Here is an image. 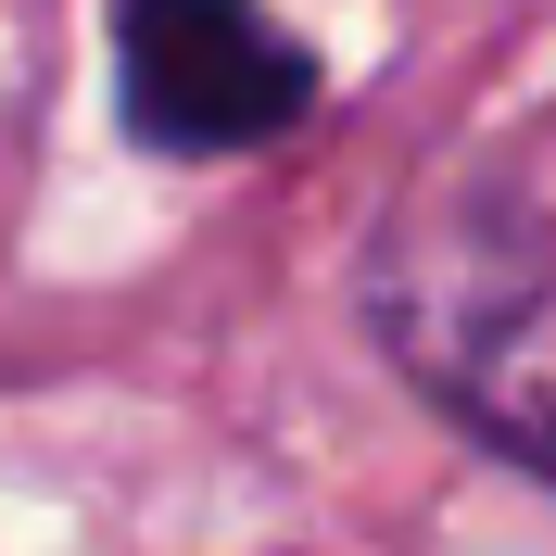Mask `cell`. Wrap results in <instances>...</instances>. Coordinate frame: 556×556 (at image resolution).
I'll list each match as a JSON object with an SVG mask.
<instances>
[{
    "label": "cell",
    "instance_id": "cell-2",
    "mask_svg": "<svg viewBox=\"0 0 556 556\" xmlns=\"http://www.w3.org/2000/svg\"><path fill=\"white\" fill-rule=\"evenodd\" d=\"M114 127L152 165H241L316 114V51L266 0H102Z\"/></svg>",
    "mask_w": 556,
    "mask_h": 556
},
{
    "label": "cell",
    "instance_id": "cell-1",
    "mask_svg": "<svg viewBox=\"0 0 556 556\" xmlns=\"http://www.w3.org/2000/svg\"><path fill=\"white\" fill-rule=\"evenodd\" d=\"M367 329L430 405L556 493V228L506 190H417L367 253Z\"/></svg>",
    "mask_w": 556,
    "mask_h": 556
}]
</instances>
